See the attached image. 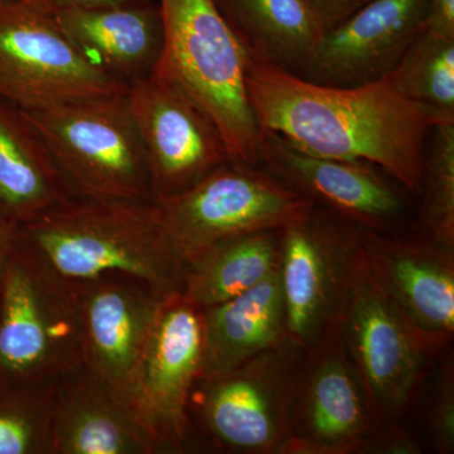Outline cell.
<instances>
[{
  "label": "cell",
  "instance_id": "cell-8",
  "mask_svg": "<svg viewBox=\"0 0 454 454\" xmlns=\"http://www.w3.org/2000/svg\"><path fill=\"white\" fill-rule=\"evenodd\" d=\"M127 89L74 46L49 0H0V98L37 112Z\"/></svg>",
  "mask_w": 454,
  "mask_h": 454
},
{
  "label": "cell",
  "instance_id": "cell-15",
  "mask_svg": "<svg viewBox=\"0 0 454 454\" xmlns=\"http://www.w3.org/2000/svg\"><path fill=\"white\" fill-rule=\"evenodd\" d=\"M73 286L82 322L83 366L122 400L164 298L121 273L73 280Z\"/></svg>",
  "mask_w": 454,
  "mask_h": 454
},
{
  "label": "cell",
  "instance_id": "cell-14",
  "mask_svg": "<svg viewBox=\"0 0 454 454\" xmlns=\"http://www.w3.org/2000/svg\"><path fill=\"white\" fill-rule=\"evenodd\" d=\"M361 253L394 309L430 357L454 333V250L420 238L361 229Z\"/></svg>",
  "mask_w": 454,
  "mask_h": 454
},
{
  "label": "cell",
  "instance_id": "cell-23",
  "mask_svg": "<svg viewBox=\"0 0 454 454\" xmlns=\"http://www.w3.org/2000/svg\"><path fill=\"white\" fill-rule=\"evenodd\" d=\"M280 232L267 230L215 245L186 267L182 295L199 309L231 300L279 270Z\"/></svg>",
  "mask_w": 454,
  "mask_h": 454
},
{
  "label": "cell",
  "instance_id": "cell-13",
  "mask_svg": "<svg viewBox=\"0 0 454 454\" xmlns=\"http://www.w3.org/2000/svg\"><path fill=\"white\" fill-rule=\"evenodd\" d=\"M127 100L154 201L184 192L232 160L211 116L177 83L149 74L128 85Z\"/></svg>",
  "mask_w": 454,
  "mask_h": 454
},
{
  "label": "cell",
  "instance_id": "cell-17",
  "mask_svg": "<svg viewBox=\"0 0 454 454\" xmlns=\"http://www.w3.org/2000/svg\"><path fill=\"white\" fill-rule=\"evenodd\" d=\"M259 164L361 229L385 232L404 211L395 188L370 163L306 153L276 134L264 133Z\"/></svg>",
  "mask_w": 454,
  "mask_h": 454
},
{
  "label": "cell",
  "instance_id": "cell-12",
  "mask_svg": "<svg viewBox=\"0 0 454 454\" xmlns=\"http://www.w3.org/2000/svg\"><path fill=\"white\" fill-rule=\"evenodd\" d=\"M378 429L339 325H334L301 355L286 454L361 453Z\"/></svg>",
  "mask_w": 454,
  "mask_h": 454
},
{
  "label": "cell",
  "instance_id": "cell-16",
  "mask_svg": "<svg viewBox=\"0 0 454 454\" xmlns=\"http://www.w3.org/2000/svg\"><path fill=\"white\" fill-rule=\"evenodd\" d=\"M427 11L428 0H370L325 29L300 76L331 86L384 79L426 28Z\"/></svg>",
  "mask_w": 454,
  "mask_h": 454
},
{
  "label": "cell",
  "instance_id": "cell-9",
  "mask_svg": "<svg viewBox=\"0 0 454 454\" xmlns=\"http://www.w3.org/2000/svg\"><path fill=\"white\" fill-rule=\"evenodd\" d=\"M203 354L202 309L182 294L164 298L122 396L154 454L190 452L188 405Z\"/></svg>",
  "mask_w": 454,
  "mask_h": 454
},
{
  "label": "cell",
  "instance_id": "cell-4",
  "mask_svg": "<svg viewBox=\"0 0 454 454\" xmlns=\"http://www.w3.org/2000/svg\"><path fill=\"white\" fill-rule=\"evenodd\" d=\"M82 366L73 280L20 232L0 286V384L52 382Z\"/></svg>",
  "mask_w": 454,
  "mask_h": 454
},
{
  "label": "cell",
  "instance_id": "cell-3",
  "mask_svg": "<svg viewBox=\"0 0 454 454\" xmlns=\"http://www.w3.org/2000/svg\"><path fill=\"white\" fill-rule=\"evenodd\" d=\"M163 44L155 76L177 83L211 116L232 160L259 164L262 131L245 88L247 51L214 0H157Z\"/></svg>",
  "mask_w": 454,
  "mask_h": 454
},
{
  "label": "cell",
  "instance_id": "cell-25",
  "mask_svg": "<svg viewBox=\"0 0 454 454\" xmlns=\"http://www.w3.org/2000/svg\"><path fill=\"white\" fill-rule=\"evenodd\" d=\"M56 381L0 384V454H53Z\"/></svg>",
  "mask_w": 454,
  "mask_h": 454
},
{
  "label": "cell",
  "instance_id": "cell-10",
  "mask_svg": "<svg viewBox=\"0 0 454 454\" xmlns=\"http://www.w3.org/2000/svg\"><path fill=\"white\" fill-rule=\"evenodd\" d=\"M339 330L379 428L399 423L432 357L373 279L361 247Z\"/></svg>",
  "mask_w": 454,
  "mask_h": 454
},
{
  "label": "cell",
  "instance_id": "cell-29",
  "mask_svg": "<svg viewBox=\"0 0 454 454\" xmlns=\"http://www.w3.org/2000/svg\"><path fill=\"white\" fill-rule=\"evenodd\" d=\"M325 29L336 26L340 20L351 16L370 0H306Z\"/></svg>",
  "mask_w": 454,
  "mask_h": 454
},
{
  "label": "cell",
  "instance_id": "cell-22",
  "mask_svg": "<svg viewBox=\"0 0 454 454\" xmlns=\"http://www.w3.org/2000/svg\"><path fill=\"white\" fill-rule=\"evenodd\" d=\"M247 55L301 74L325 27L306 0H214Z\"/></svg>",
  "mask_w": 454,
  "mask_h": 454
},
{
  "label": "cell",
  "instance_id": "cell-24",
  "mask_svg": "<svg viewBox=\"0 0 454 454\" xmlns=\"http://www.w3.org/2000/svg\"><path fill=\"white\" fill-rule=\"evenodd\" d=\"M387 77L403 97L434 114L438 124L454 121V38L424 28Z\"/></svg>",
  "mask_w": 454,
  "mask_h": 454
},
{
  "label": "cell",
  "instance_id": "cell-32",
  "mask_svg": "<svg viewBox=\"0 0 454 454\" xmlns=\"http://www.w3.org/2000/svg\"><path fill=\"white\" fill-rule=\"evenodd\" d=\"M56 8H100L130 3L155 2V0H49Z\"/></svg>",
  "mask_w": 454,
  "mask_h": 454
},
{
  "label": "cell",
  "instance_id": "cell-6",
  "mask_svg": "<svg viewBox=\"0 0 454 454\" xmlns=\"http://www.w3.org/2000/svg\"><path fill=\"white\" fill-rule=\"evenodd\" d=\"M25 114L73 195L154 201L127 91Z\"/></svg>",
  "mask_w": 454,
  "mask_h": 454
},
{
  "label": "cell",
  "instance_id": "cell-28",
  "mask_svg": "<svg viewBox=\"0 0 454 454\" xmlns=\"http://www.w3.org/2000/svg\"><path fill=\"white\" fill-rule=\"evenodd\" d=\"M422 447L408 432L399 428V423L379 428L367 439L361 453L417 454Z\"/></svg>",
  "mask_w": 454,
  "mask_h": 454
},
{
  "label": "cell",
  "instance_id": "cell-20",
  "mask_svg": "<svg viewBox=\"0 0 454 454\" xmlns=\"http://www.w3.org/2000/svg\"><path fill=\"white\" fill-rule=\"evenodd\" d=\"M203 378L220 375L289 339L279 270L231 300L202 309Z\"/></svg>",
  "mask_w": 454,
  "mask_h": 454
},
{
  "label": "cell",
  "instance_id": "cell-2",
  "mask_svg": "<svg viewBox=\"0 0 454 454\" xmlns=\"http://www.w3.org/2000/svg\"><path fill=\"white\" fill-rule=\"evenodd\" d=\"M20 235L67 279L121 273L160 298L184 291L186 265L154 201L73 195L20 225Z\"/></svg>",
  "mask_w": 454,
  "mask_h": 454
},
{
  "label": "cell",
  "instance_id": "cell-5",
  "mask_svg": "<svg viewBox=\"0 0 454 454\" xmlns=\"http://www.w3.org/2000/svg\"><path fill=\"white\" fill-rule=\"evenodd\" d=\"M303 352L288 339L230 372L201 376L188 405L190 452L286 454Z\"/></svg>",
  "mask_w": 454,
  "mask_h": 454
},
{
  "label": "cell",
  "instance_id": "cell-26",
  "mask_svg": "<svg viewBox=\"0 0 454 454\" xmlns=\"http://www.w3.org/2000/svg\"><path fill=\"white\" fill-rule=\"evenodd\" d=\"M422 235L454 250V121L439 122L424 148Z\"/></svg>",
  "mask_w": 454,
  "mask_h": 454
},
{
  "label": "cell",
  "instance_id": "cell-18",
  "mask_svg": "<svg viewBox=\"0 0 454 454\" xmlns=\"http://www.w3.org/2000/svg\"><path fill=\"white\" fill-rule=\"evenodd\" d=\"M53 454H154L121 397L85 366L56 381Z\"/></svg>",
  "mask_w": 454,
  "mask_h": 454
},
{
  "label": "cell",
  "instance_id": "cell-31",
  "mask_svg": "<svg viewBox=\"0 0 454 454\" xmlns=\"http://www.w3.org/2000/svg\"><path fill=\"white\" fill-rule=\"evenodd\" d=\"M20 223L7 219V217L0 216V286H2L9 255L20 238Z\"/></svg>",
  "mask_w": 454,
  "mask_h": 454
},
{
  "label": "cell",
  "instance_id": "cell-11",
  "mask_svg": "<svg viewBox=\"0 0 454 454\" xmlns=\"http://www.w3.org/2000/svg\"><path fill=\"white\" fill-rule=\"evenodd\" d=\"M361 227L318 208L280 232L289 339L306 349L339 325L360 255Z\"/></svg>",
  "mask_w": 454,
  "mask_h": 454
},
{
  "label": "cell",
  "instance_id": "cell-19",
  "mask_svg": "<svg viewBox=\"0 0 454 454\" xmlns=\"http://www.w3.org/2000/svg\"><path fill=\"white\" fill-rule=\"evenodd\" d=\"M57 22L86 59L125 85L153 73L163 44L155 2L56 8Z\"/></svg>",
  "mask_w": 454,
  "mask_h": 454
},
{
  "label": "cell",
  "instance_id": "cell-27",
  "mask_svg": "<svg viewBox=\"0 0 454 454\" xmlns=\"http://www.w3.org/2000/svg\"><path fill=\"white\" fill-rule=\"evenodd\" d=\"M429 432L435 450L453 453L454 450V376L446 367L438 381L429 411Z\"/></svg>",
  "mask_w": 454,
  "mask_h": 454
},
{
  "label": "cell",
  "instance_id": "cell-30",
  "mask_svg": "<svg viewBox=\"0 0 454 454\" xmlns=\"http://www.w3.org/2000/svg\"><path fill=\"white\" fill-rule=\"evenodd\" d=\"M426 29L439 37L454 38V0H428Z\"/></svg>",
  "mask_w": 454,
  "mask_h": 454
},
{
  "label": "cell",
  "instance_id": "cell-1",
  "mask_svg": "<svg viewBox=\"0 0 454 454\" xmlns=\"http://www.w3.org/2000/svg\"><path fill=\"white\" fill-rule=\"evenodd\" d=\"M245 88L262 136L276 134L319 157L372 164L420 195L424 148L438 121L403 97L389 77L321 85L247 55Z\"/></svg>",
  "mask_w": 454,
  "mask_h": 454
},
{
  "label": "cell",
  "instance_id": "cell-7",
  "mask_svg": "<svg viewBox=\"0 0 454 454\" xmlns=\"http://www.w3.org/2000/svg\"><path fill=\"white\" fill-rule=\"evenodd\" d=\"M176 252L191 264L238 236L301 223L316 203L262 164L229 160L192 187L154 201Z\"/></svg>",
  "mask_w": 454,
  "mask_h": 454
},
{
  "label": "cell",
  "instance_id": "cell-21",
  "mask_svg": "<svg viewBox=\"0 0 454 454\" xmlns=\"http://www.w3.org/2000/svg\"><path fill=\"white\" fill-rule=\"evenodd\" d=\"M70 196L35 125L0 98V216L23 225Z\"/></svg>",
  "mask_w": 454,
  "mask_h": 454
}]
</instances>
